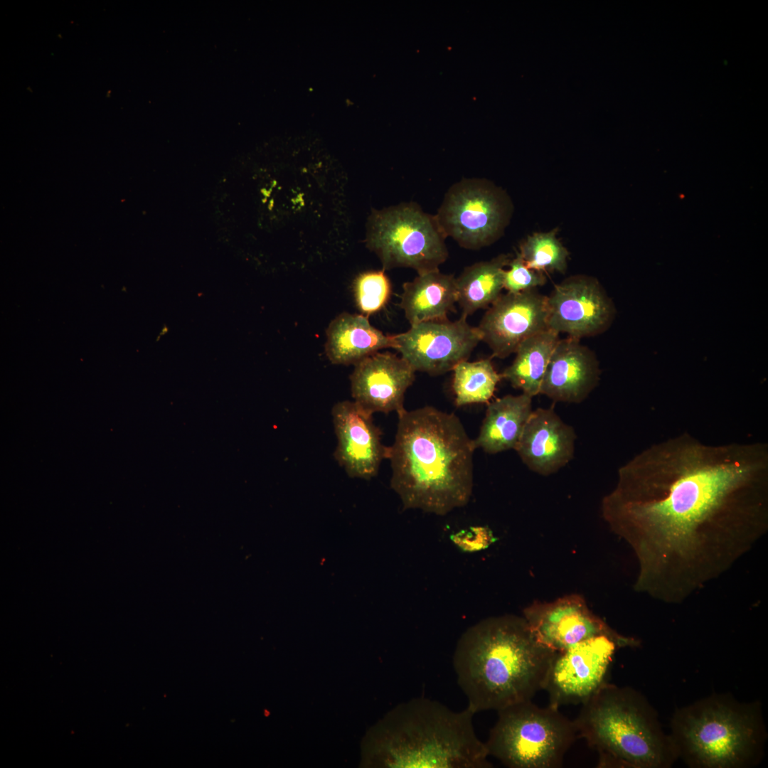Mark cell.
I'll return each instance as SVG.
<instances>
[{
  "instance_id": "obj_1",
  "label": "cell",
  "mask_w": 768,
  "mask_h": 768,
  "mask_svg": "<svg viewBox=\"0 0 768 768\" xmlns=\"http://www.w3.org/2000/svg\"><path fill=\"white\" fill-rule=\"evenodd\" d=\"M632 549L636 591L679 604L719 578L768 530V445L708 444L688 433L622 465L602 501Z\"/></svg>"
},
{
  "instance_id": "obj_2",
  "label": "cell",
  "mask_w": 768,
  "mask_h": 768,
  "mask_svg": "<svg viewBox=\"0 0 768 768\" xmlns=\"http://www.w3.org/2000/svg\"><path fill=\"white\" fill-rule=\"evenodd\" d=\"M389 447L390 486L405 509L444 516L465 506L473 489L474 439L453 413L432 406L398 413Z\"/></svg>"
},
{
  "instance_id": "obj_3",
  "label": "cell",
  "mask_w": 768,
  "mask_h": 768,
  "mask_svg": "<svg viewBox=\"0 0 768 768\" xmlns=\"http://www.w3.org/2000/svg\"><path fill=\"white\" fill-rule=\"evenodd\" d=\"M554 652L537 641L523 617H491L469 627L452 658L467 707L498 711L532 700L543 690Z\"/></svg>"
},
{
  "instance_id": "obj_4",
  "label": "cell",
  "mask_w": 768,
  "mask_h": 768,
  "mask_svg": "<svg viewBox=\"0 0 768 768\" xmlns=\"http://www.w3.org/2000/svg\"><path fill=\"white\" fill-rule=\"evenodd\" d=\"M468 707L454 711L426 698L403 703L368 731L363 742L367 767L491 768L485 742L477 737Z\"/></svg>"
},
{
  "instance_id": "obj_5",
  "label": "cell",
  "mask_w": 768,
  "mask_h": 768,
  "mask_svg": "<svg viewBox=\"0 0 768 768\" xmlns=\"http://www.w3.org/2000/svg\"><path fill=\"white\" fill-rule=\"evenodd\" d=\"M577 735L599 754L598 767L668 768L678 759L669 735L646 698L605 683L582 703Z\"/></svg>"
},
{
  "instance_id": "obj_6",
  "label": "cell",
  "mask_w": 768,
  "mask_h": 768,
  "mask_svg": "<svg viewBox=\"0 0 768 768\" xmlns=\"http://www.w3.org/2000/svg\"><path fill=\"white\" fill-rule=\"evenodd\" d=\"M759 701L713 694L676 710L669 733L678 759L694 768H750L767 737Z\"/></svg>"
},
{
  "instance_id": "obj_7",
  "label": "cell",
  "mask_w": 768,
  "mask_h": 768,
  "mask_svg": "<svg viewBox=\"0 0 768 768\" xmlns=\"http://www.w3.org/2000/svg\"><path fill=\"white\" fill-rule=\"evenodd\" d=\"M498 712L485 742L489 755L511 768H558L577 735L574 720L559 708L531 700Z\"/></svg>"
},
{
  "instance_id": "obj_8",
  "label": "cell",
  "mask_w": 768,
  "mask_h": 768,
  "mask_svg": "<svg viewBox=\"0 0 768 768\" xmlns=\"http://www.w3.org/2000/svg\"><path fill=\"white\" fill-rule=\"evenodd\" d=\"M446 238L434 215L411 202L373 210L366 242L384 270L407 267L420 274L439 270L447 260Z\"/></svg>"
},
{
  "instance_id": "obj_9",
  "label": "cell",
  "mask_w": 768,
  "mask_h": 768,
  "mask_svg": "<svg viewBox=\"0 0 768 768\" xmlns=\"http://www.w3.org/2000/svg\"><path fill=\"white\" fill-rule=\"evenodd\" d=\"M506 195L490 181L466 178L452 185L434 215L444 235L467 250L496 241L511 215Z\"/></svg>"
},
{
  "instance_id": "obj_10",
  "label": "cell",
  "mask_w": 768,
  "mask_h": 768,
  "mask_svg": "<svg viewBox=\"0 0 768 768\" xmlns=\"http://www.w3.org/2000/svg\"><path fill=\"white\" fill-rule=\"evenodd\" d=\"M639 645L633 637L599 635L555 651L543 688L549 705L583 703L607 683L615 651Z\"/></svg>"
},
{
  "instance_id": "obj_11",
  "label": "cell",
  "mask_w": 768,
  "mask_h": 768,
  "mask_svg": "<svg viewBox=\"0 0 768 768\" xmlns=\"http://www.w3.org/2000/svg\"><path fill=\"white\" fill-rule=\"evenodd\" d=\"M464 316L421 322L405 332L393 335L395 347L415 371L442 375L467 361L481 341L477 326Z\"/></svg>"
},
{
  "instance_id": "obj_12",
  "label": "cell",
  "mask_w": 768,
  "mask_h": 768,
  "mask_svg": "<svg viewBox=\"0 0 768 768\" xmlns=\"http://www.w3.org/2000/svg\"><path fill=\"white\" fill-rule=\"evenodd\" d=\"M548 327L580 340L605 331L615 316V307L597 280L586 276L569 277L547 296Z\"/></svg>"
},
{
  "instance_id": "obj_13",
  "label": "cell",
  "mask_w": 768,
  "mask_h": 768,
  "mask_svg": "<svg viewBox=\"0 0 768 768\" xmlns=\"http://www.w3.org/2000/svg\"><path fill=\"white\" fill-rule=\"evenodd\" d=\"M523 618L538 643L560 651L599 636L622 637L588 607L584 597L572 594L553 602L535 601L523 612Z\"/></svg>"
},
{
  "instance_id": "obj_14",
  "label": "cell",
  "mask_w": 768,
  "mask_h": 768,
  "mask_svg": "<svg viewBox=\"0 0 768 768\" xmlns=\"http://www.w3.org/2000/svg\"><path fill=\"white\" fill-rule=\"evenodd\" d=\"M477 328L492 357L505 358L525 340L548 329L547 296L535 289L501 294Z\"/></svg>"
},
{
  "instance_id": "obj_15",
  "label": "cell",
  "mask_w": 768,
  "mask_h": 768,
  "mask_svg": "<svg viewBox=\"0 0 768 768\" xmlns=\"http://www.w3.org/2000/svg\"><path fill=\"white\" fill-rule=\"evenodd\" d=\"M331 415L337 438L336 461L351 478L375 476L388 459L389 447L383 444L373 414L354 401L344 400L334 405Z\"/></svg>"
},
{
  "instance_id": "obj_16",
  "label": "cell",
  "mask_w": 768,
  "mask_h": 768,
  "mask_svg": "<svg viewBox=\"0 0 768 768\" xmlns=\"http://www.w3.org/2000/svg\"><path fill=\"white\" fill-rule=\"evenodd\" d=\"M415 371L401 356L377 352L355 365L350 375L353 401L366 411L398 413Z\"/></svg>"
},
{
  "instance_id": "obj_17",
  "label": "cell",
  "mask_w": 768,
  "mask_h": 768,
  "mask_svg": "<svg viewBox=\"0 0 768 768\" xmlns=\"http://www.w3.org/2000/svg\"><path fill=\"white\" fill-rule=\"evenodd\" d=\"M576 434L553 407L533 410L516 448L522 462L543 476L557 472L575 453Z\"/></svg>"
},
{
  "instance_id": "obj_18",
  "label": "cell",
  "mask_w": 768,
  "mask_h": 768,
  "mask_svg": "<svg viewBox=\"0 0 768 768\" xmlns=\"http://www.w3.org/2000/svg\"><path fill=\"white\" fill-rule=\"evenodd\" d=\"M595 354L579 339H559L551 355L540 393L555 402L580 403L599 380Z\"/></svg>"
},
{
  "instance_id": "obj_19",
  "label": "cell",
  "mask_w": 768,
  "mask_h": 768,
  "mask_svg": "<svg viewBox=\"0 0 768 768\" xmlns=\"http://www.w3.org/2000/svg\"><path fill=\"white\" fill-rule=\"evenodd\" d=\"M395 347L393 335H385L362 314L342 313L326 329L325 352L334 364L356 365L379 351Z\"/></svg>"
},
{
  "instance_id": "obj_20",
  "label": "cell",
  "mask_w": 768,
  "mask_h": 768,
  "mask_svg": "<svg viewBox=\"0 0 768 768\" xmlns=\"http://www.w3.org/2000/svg\"><path fill=\"white\" fill-rule=\"evenodd\" d=\"M457 301L456 278L436 270L405 282L400 306L410 326L447 318Z\"/></svg>"
},
{
  "instance_id": "obj_21",
  "label": "cell",
  "mask_w": 768,
  "mask_h": 768,
  "mask_svg": "<svg viewBox=\"0 0 768 768\" xmlns=\"http://www.w3.org/2000/svg\"><path fill=\"white\" fill-rule=\"evenodd\" d=\"M532 398L522 393L489 402L479 435L474 439L475 449L489 454L516 449L533 411Z\"/></svg>"
},
{
  "instance_id": "obj_22",
  "label": "cell",
  "mask_w": 768,
  "mask_h": 768,
  "mask_svg": "<svg viewBox=\"0 0 768 768\" xmlns=\"http://www.w3.org/2000/svg\"><path fill=\"white\" fill-rule=\"evenodd\" d=\"M511 260L508 255H500L464 269L456 278L457 302L462 316L467 317L477 310L490 306L501 296L504 267Z\"/></svg>"
},
{
  "instance_id": "obj_23",
  "label": "cell",
  "mask_w": 768,
  "mask_h": 768,
  "mask_svg": "<svg viewBox=\"0 0 768 768\" xmlns=\"http://www.w3.org/2000/svg\"><path fill=\"white\" fill-rule=\"evenodd\" d=\"M559 334L548 329L525 340L517 348L512 363L501 374L516 389L530 397L540 393L544 374Z\"/></svg>"
},
{
  "instance_id": "obj_24",
  "label": "cell",
  "mask_w": 768,
  "mask_h": 768,
  "mask_svg": "<svg viewBox=\"0 0 768 768\" xmlns=\"http://www.w3.org/2000/svg\"><path fill=\"white\" fill-rule=\"evenodd\" d=\"M453 371L452 389L454 402L458 407L488 403L502 378L495 370L491 358L462 361Z\"/></svg>"
},
{
  "instance_id": "obj_25",
  "label": "cell",
  "mask_w": 768,
  "mask_h": 768,
  "mask_svg": "<svg viewBox=\"0 0 768 768\" xmlns=\"http://www.w3.org/2000/svg\"><path fill=\"white\" fill-rule=\"evenodd\" d=\"M526 267L538 272H559L567 269L569 252L556 238V231L537 233L528 236L518 252Z\"/></svg>"
},
{
  "instance_id": "obj_26",
  "label": "cell",
  "mask_w": 768,
  "mask_h": 768,
  "mask_svg": "<svg viewBox=\"0 0 768 768\" xmlns=\"http://www.w3.org/2000/svg\"><path fill=\"white\" fill-rule=\"evenodd\" d=\"M353 292L358 309L368 317L387 304L392 287L384 270H370L360 273L355 278Z\"/></svg>"
},
{
  "instance_id": "obj_27",
  "label": "cell",
  "mask_w": 768,
  "mask_h": 768,
  "mask_svg": "<svg viewBox=\"0 0 768 768\" xmlns=\"http://www.w3.org/2000/svg\"><path fill=\"white\" fill-rule=\"evenodd\" d=\"M509 269L503 272V289L509 293L517 294L535 289L543 286L546 277L543 272L526 267L519 253L511 259L508 265Z\"/></svg>"
}]
</instances>
